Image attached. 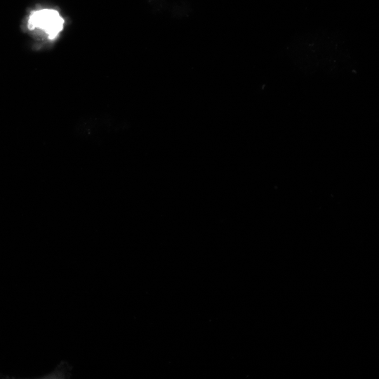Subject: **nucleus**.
Here are the masks:
<instances>
[{
    "instance_id": "nucleus-1",
    "label": "nucleus",
    "mask_w": 379,
    "mask_h": 379,
    "mask_svg": "<svg viewBox=\"0 0 379 379\" xmlns=\"http://www.w3.org/2000/svg\"><path fill=\"white\" fill-rule=\"evenodd\" d=\"M65 19L58 11L53 8H40L32 11L27 21V29L38 31L51 41L55 40L62 32Z\"/></svg>"
}]
</instances>
